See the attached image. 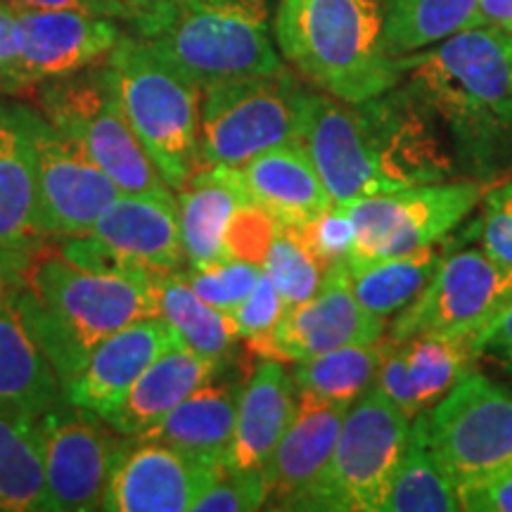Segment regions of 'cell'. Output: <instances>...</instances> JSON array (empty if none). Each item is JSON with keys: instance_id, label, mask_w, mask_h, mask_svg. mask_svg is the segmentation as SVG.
Listing matches in <instances>:
<instances>
[{"instance_id": "cell-14", "label": "cell", "mask_w": 512, "mask_h": 512, "mask_svg": "<svg viewBox=\"0 0 512 512\" xmlns=\"http://www.w3.org/2000/svg\"><path fill=\"white\" fill-rule=\"evenodd\" d=\"M41 432L48 510H102L107 486L131 448V437H124L100 415L69 401L41 415Z\"/></svg>"}, {"instance_id": "cell-12", "label": "cell", "mask_w": 512, "mask_h": 512, "mask_svg": "<svg viewBox=\"0 0 512 512\" xmlns=\"http://www.w3.org/2000/svg\"><path fill=\"white\" fill-rule=\"evenodd\" d=\"M60 252L105 273L181 271L188 256L176 197L121 192L86 235L64 238Z\"/></svg>"}, {"instance_id": "cell-29", "label": "cell", "mask_w": 512, "mask_h": 512, "mask_svg": "<svg viewBox=\"0 0 512 512\" xmlns=\"http://www.w3.org/2000/svg\"><path fill=\"white\" fill-rule=\"evenodd\" d=\"M0 510H48L41 418L0 408Z\"/></svg>"}, {"instance_id": "cell-10", "label": "cell", "mask_w": 512, "mask_h": 512, "mask_svg": "<svg viewBox=\"0 0 512 512\" xmlns=\"http://www.w3.org/2000/svg\"><path fill=\"white\" fill-rule=\"evenodd\" d=\"M482 181H441L382 192L344 204L354 219L356 238L349 266L413 254L446 240L482 202Z\"/></svg>"}, {"instance_id": "cell-44", "label": "cell", "mask_w": 512, "mask_h": 512, "mask_svg": "<svg viewBox=\"0 0 512 512\" xmlns=\"http://www.w3.org/2000/svg\"><path fill=\"white\" fill-rule=\"evenodd\" d=\"M477 356L498 361L512 373V299L475 339Z\"/></svg>"}, {"instance_id": "cell-43", "label": "cell", "mask_w": 512, "mask_h": 512, "mask_svg": "<svg viewBox=\"0 0 512 512\" xmlns=\"http://www.w3.org/2000/svg\"><path fill=\"white\" fill-rule=\"evenodd\" d=\"M0 93L24 95L22 72H19L17 43V5L0 0Z\"/></svg>"}, {"instance_id": "cell-37", "label": "cell", "mask_w": 512, "mask_h": 512, "mask_svg": "<svg viewBox=\"0 0 512 512\" xmlns=\"http://www.w3.org/2000/svg\"><path fill=\"white\" fill-rule=\"evenodd\" d=\"M297 233L304 245L309 247V252L325 268L339 264V261H347L356 238L354 219H351L349 209L342 207V204H332L330 209H325L316 219L299 226Z\"/></svg>"}, {"instance_id": "cell-38", "label": "cell", "mask_w": 512, "mask_h": 512, "mask_svg": "<svg viewBox=\"0 0 512 512\" xmlns=\"http://www.w3.org/2000/svg\"><path fill=\"white\" fill-rule=\"evenodd\" d=\"M285 311V299L280 297L278 287L273 285V280L261 268L254 290L247 294L245 302L230 313V316H233L235 325H238L240 339H245L252 351H259L261 344L271 337L273 328L283 318Z\"/></svg>"}, {"instance_id": "cell-47", "label": "cell", "mask_w": 512, "mask_h": 512, "mask_svg": "<svg viewBox=\"0 0 512 512\" xmlns=\"http://www.w3.org/2000/svg\"><path fill=\"white\" fill-rule=\"evenodd\" d=\"M31 259H24V256L19 254H10L5 252V249H0V275H5V278H22V273L27 271Z\"/></svg>"}, {"instance_id": "cell-42", "label": "cell", "mask_w": 512, "mask_h": 512, "mask_svg": "<svg viewBox=\"0 0 512 512\" xmlns=\"http://www.w3.org/2000/svg\"><path fill=\"white\" fill-rule=\"evenodd\" d=\"M460 510L512 512V465L458 482Z\"/></svg>"}, {"instance_id": "cell-9", "label": "cell", "mask_w": 512, "mask_h": 512, "mask_svg": "<svg viewBox=\"0 0 512 512\" xmlns=\"http://www.w3.org/2000/svg\"><path fill=\"white\" fill-rule=\"evenodd\" d=\"M304 100L306 88L285 67L204 88L202 164L242 166L261 152L297 143Z\"/></svg>"}, {"instance_id": "cell-23", "label": "cell", "mask_w": 512, "mask_h": 512, "mask_svg": "<svg viewBox=\"0 0 512 512\" xmlns=\"http://www.w3.org/2000/svg\"><path fill=\"white\" fill-rule=\"evenodd\" d=\"M27 110L0 102V249L31 259L46 238L38 226L36 164Z\"/></svg>"}, {"instance_id": "cell-33", "label": "cell", "mask_w": 512, "mask_h": 512, "mask_svg": "<svg viewBox=\"0 0 512 512\" xmlns=\"http://www.w3.org/2000/svg\"><path fill=\"white\" fill-rule=\"evenodd\" d=\"M382 10L384 46L401 57L477 27L479 0H382Z\"/></svg>"}, {"instance_id": "cell-26", "label": "cell", "mask_w": 512, "mask_h": 512, "mask_svg": "<svg viewBox=\"0 0 512 512\" xmlns=\"http://www.w3.org/2000/svg\"><path fill=\"white\" fill-rule=\"evenodd\" d=\"M15 283L0 297V408L41 418L67 399L60 375L17 309Z\"/></svg>"}, {"instance_id": "cell-45", "label": "cell", "mask_w": 512, "mask_h": 512, "mask_svg": "<svg viewBox=\"0 0 512 512\" xmlns=\"http://www.w3.org/2000/svg\"><path fill=\"white\" fill-rule=\"evenodd\" d=\"M17 8L31 10H76L86 15L131 19L136 15L138 5L133 0H10Z\"/></svg>"}, {"instance_id": "cell-8", "label": "cell", "mask_w": 512, "mask_h": 512, "mask_svg": "<svg viewBox=\"0 0 512 512\" xmlns=\"http://www.w3.org/2000/svg\"><path fill=\"white\" fill-rule=\"evenodd\" d=\"M38 102L50 126L81 147L124 195H171L128 124L105 64L43 83Z\"/></svg>"}, {"instance_id": "cell-30", "label": "cell", "mask_w": 512, "mask_h": 512, "mask_svg": "<svg viewBox=\"0 0 512 512\" xmlns=\"http://www.w3.org/2000/svg\"><path fill=\"white\" fill-rule=\"evenodd\" d=\"M150 287L157 316L164 318L190 349L214 361H226L240 339L230 313L214 309L197 297L178 271H150Z\"/></svg>"}, {"instance_id": "cell-1", "label": "cell", "mask_w": 512, "mask_h": 512, "mask_svg": "<svg viewBox=\"0 0 512 512\" xmlns=\"http://www.w3.org/2000/svg\"><path fill=\"white\" fill-rule=\"evenodd\" d=\"M297 143L316 166L332 204L451 181L456 157L422 102L396 83L361 102L306 91Z\"/></svg>"}, {"instance_id": "cell-24", "label": "cell", "mask_w": 512, "mask_h": 512, "mask_svg": "<svg viewBox=\"0 0 512 512\" xmlns=\"http://www.w3.org/2000/svg\"><path fill=\"white\" fill-rule=\"evenodd\" d=\"M297 413V387L283 361L264 358L242 387L226 470H261Z\"/></svg>"}, {"instance_id": "cell-17", "label": "cell", "mask_w": 512, "mask_h": 512, "mask_svg": "<svg viewBox=\"0 0 512 512\" xmlns=\"http://www.w3.org/2000/svg\"><path fill=\"white\" fill-rule=\"evenodd\" d=\"M121 29L112 17L76 10L17 8L19 72L24 95L43 83L93 67L112 53Z\"/></svg>"}, {"instance_id": "cell-11", "label": "cell", "mask_w": 512, "mask_h": 512, "mask_svg": "<svg viewBox=\"0 0 512 512\" xmlns=\"http://www.w3.org/2000/svg\"><path fill=\"white\" fill-rule=\"evenodd\" d=\"M512 299V268L482 247L444 252L437 271L418 297L396 313L389 342L425 335L475 337Z\"/></svg>"}, {"instance_id": "cell-35", "label": "cell", "mask_w": 512, "mask_h": 512, "mask_svg": "<svg viewBox=\"0 0 512 512\" xmlns=\"http://www.w3.org/2000/svg\"><path fill=\"white\" fill-rule=\"evenodd\" d=\"M264 273L278 287L280 297L285 299V306H297L311 299L318 292L320 283L325 278V268L320 261L309 252L299 238L297 228L278 223L268 254L264 259Z\"/></svg>"}, {"instance_id": "cell-6", "label": "cell", "mask_w": 512, "mask_h": 512, "mask_svg": "<svg viewBox=\"0 0 512 512\" xmlns=\"http://www.w3.org/2000/svg\"><path fill=\"white\" fill-rule=\"evenodd\" d=\"M102 64L140 145L164 183L181 190L202 166V88L174 72L136 36L121 34Z\"/></svg>"}, {"instance_id": "cell-18", "label": "cell", "mask_w": 512, "mask_h": 512, "mask_svg": "<svg viewBox=\"0 0 512 512\" xmlns=\"http://www.w3.org/2000/svg\"><path fill=\"white\" fill-rule=\"evenodd\" d=\"M226 475V467L204 463L155 441L131 439L102 510L112 512H185Z\"/></svg>"}, {"instance_id": "cell-21", "label": "cell", "mask_w": 512, "mask_h": 512, "mask_svg": "<svg viewBox=\"0 0 512 512\" xmlns=\"http://www.w3.org/2000/svg\"><path fill=\"white\" fill-rule=\"evenodd\" d=\"M351 403L297 396V413L261 472L271 508L290 510L323 472Z\"/></svg>"}, {"instance_id": "cell-15", "label": "cell", "mask_w": 512, "mask_h": 512, "mask_svg": "<svg viewBox=\"0 0 512 512\" xmlns=\"http://www.w3.org/2000/svg\"><path fill=\"white\" fill-rule=\"evenodd\" d=\"M36 164L38 226L46 240L86 235L121 190L81 147L50 126L41 114L27 110Z\"/></svg>"}, {"instance_id": "cell-2", "label": "cell", "mask_w": 512, "mask_h": 512, "mask_svg": "<svg viewBox=\"0 0 512 512\" xmlns=\"http://www.w3.org/2000/svg\"><path fill=\"white\" fill-rule=\"evenodd\" d=\"M403 86L451 136L472 178L512 166V36L491 27L458 34L396 57Z\"/></svg>"}, {"instance_id": "cell-13", "label": "cell", "mask_w": 512, "mask_h": 512, "mask_svg": "<svg viewBox=\"0 0 512 512\" xmlns=\"http://www.w3.org/2000/svg\"><path fill=\"white\" fill-rule=\"evenodd\" d=\"M427 434L456 484L510 467L512 392L470 373L427 411Z\"/></svg>"}, {"instance_id": "cell-19", "label": "cell", "mask_w": 512, "mask_h": 512, "mask_svg": "<svg viewBox=\"0 0 512 512\" xmlns=\"http://www.w3.org/2000/svg\"><path fill=\"white\" fill-rule=\"evenodd\" d=\"M475 358V337L467 335H425L406 342L382 337L373 387L408 418H415L470 375Z\"/></svg>"}, {"instance_id": "cell-7", "label": "cell", "mask_w": 512, "mask_h": 512, "mask_svg": "<svg viewBox=\"0 0 512 512\" xmlns=\"http://www.w3.org/2000/svg\"><path fill=\"white\" fill-rule=\"evenodd\" d=\"M411 420L370 387L351 403L330 460L290 510L382 512L411 434Z\"/></svg>"}, {"instance_id": "cell-48", "label": "cell", "mask_w": 512, "mask_h": 512, "mask_svg": "<svg viewBox=\"0 0 512 512\" xmlns=\"http://www.w3.org/2000/svg\"><path fill=\"white\" fill-rule=\"evenodd\" d=\"M17 280H19V278H17ZM12 283H15V280H12V278H5V275H0V297H5V292L10 290Z\"/></svg>"}, {"instance_id": "cell-32", "label": "cell", "mask_w": 512, "mask_h": 512, "mask_svg": "<svg viewBox=\"0 0 512 512\" xmlns=\"http://www.w3.org/2000/svg\"><path fill=\"white\" fill-rule=\"evenodd\" d=\"M441 256L444 252L432 245L392 259H377L358 266L347 264L351 290L363 309L387 320L406 309L425 290Z\"/></svg>"}, {"instance_id": "cell-16", "label": "cell", "mask_w": 512, "mask_h": 512, "mask_svg": "<svg viewBox=\"0 0 512 512\" xmlns=\"http://www.w3.org/2000/svg\"><path fill=\"white\" fill-rule=\"evenodd\" d=\"M387 320L363 309L349 283L347 261L328 266L318 292L290 306L256 354L278 361H304L349 344L380 342Z\"/></svg>"}, {"instance_id": "cell-34", "label": "cell", "mask_w": 512, "mask_h": 512, "mask_svg": "<svg viewBox=\"0 0 512 512\" xmlns=\"http://www.w3.org/2000/svg\"><path fill=\"white\" fill-rule=\"evenodd\" d=\"M382 339L373 344H349L294 363L297 396L320 401L354 403L375 384Z\"/></svg>"}, {"instance_id": "cell-22", "label": "cell", "mask_w": 512, "mask_h": 512, "mask_svg": "<svg viewBox=\"0 0 512 512\" xmlns=\"http://www.w3.org/2000/svg\"><path fill=\"white\" fill-rule=\"evenodd\" d=\"M178 221L190 268L228 261V228L242 207L254 204L240 166L202 164L178 190Z\"/></svg>"}, {"instance_id": "cell-20", "label": "cell", "mask_w": 512, "mask_h": 512, "mask_svg": "<svg viewBox=\"0 0 512 512\" xmlns=\"http://www.w3.org/2000/svg\"><path fill=\"white\" fill-rule=\"evenodd\" d=\"M176 342H181V337L164 318L133 320L93 349L81 373L64 387V399L105 420L124 401L145 368Z\"/></svg>"}, {"instance_id": "cell-3", "label": "cell", "mask_w": 512, "mask_h": 512, "mask_svg": "<svg viewBox=\"0 0 512 512\" xmlns=\"http://www.w3.org/2000/svg\"><path fill=\"white\" fill-rule=\"evenodd\" d=\"M15 304L62 389L81 373L102 339L157 316L150 271L105 273L74 264L60 249L31 256L15 283Z\"/></svg>"}, {"instance_id": "cell-41", "label": "cell", "mask_w": 512, "mask_h": 512, "mask_svg": "<svg viewBox=\"0 0 512 512\" xmlns=\"http://www.w3.org/2000/svg\"><path fill=\"white\" fill-rule=\"evenodd\" d=\"M275 226L278 221L259 204H247L238 211L233 223L228 228V256L230 259L252 261V264H264L268 247H271Z\"/></svg>"}, {"instance_id": "cell-40", "label": "cell", "mask_w": 512, "mask_h": 512, "mask_svg": "<svg viewBox=\"0 0 512 512\" xmlns=\"http://www.w3.org/2000/svg\"><path fill=\"white\" fill-rule=\"evenodd\" d=\"M479 214L477 240L491 259L512 268V178L484 192Z\"/></svg>"}, {"instance_id": "cell-31", "label": "cell", "mask_w": 512, "mask_h": 512, "mask_svg": "<svg viewBox=\"0 0 512 512\" xmlns=\"http://www.w3.org/2000/svg\"><path fill=\"white\" fill-rule=\"evenodd\" d=\"M453 510H460L458 484L434 451L427 434V411H422L411 420V434L382 503V512Z\"/></svg>"}, {"instance_id": "cell-49", "label": "cell", "mask_w": 512, "mask_h": 512, "mask_svg": "<svg viewBox=\"0 0 512 512\" xmlns=\"http://www.w3.org/2000/svg\"><path fill=\"white\" fill-rule=\"evenodd\" d=\"M133 3H136V5H140V3H145V0H133Z\"/></svg>"}, {"instance_id": "cell-39", "label": "cell", "mask_w": 512, "mask_h": 512, "mask_svg": "<svg viewBox=\"0 0 512 512\" xmlns=\"http://www.w3.org/2000/svg\"><path fill=\"white\" fill-rule=\"evenodd\" d=\"M268 501L266 479L261 470H226L219 482L209 486L192 505V512H252Z\"/></svg>"}, {"instance_id": "cell-27", "label": "cell", "mask_w": 512, "mask_h": 512, "mask_svg": "<svg viewBox=\"0 0 512 512\" xmlns=\"http://www.w3.org/2000/svg\"><path fill=\"white\" fill-rule=\"evenodd\" d=\"M240 169L254 204L285 226H304L332 207L316 166L299 143L261 152Z\"/></svg>"}, {"instance_id": "cell-36", "label": "cell", "mask_w": 512, "mask_h": 512, "mask_svg": "<svg viewBox=\"0 0 512 512\" xmlns=\"http://www.w3.org/2000/svg\"><path fill=\"white\" fill-rule=\"evenodd\" d=\"M261 275V266L252 261L228 259L221 264H211L204 268H190L183 273L188 285L204 299L209 306L223 313H233L245 302L247 294L254 290L256 280Z\"/></svg>"}, {"instance_id": "cell-25", "label": "cell", "mask_w": 512, "mask_h": 512, "mask_svg": "<svg viewBox=\"0 0 512 512\" xmlns=\"http://www.w3.org/2000/svg\"><path fill=\"white\" fill-rule=\"evenodd\" d=\"M221 361L197 354L188 344L176 342L162 356L145 368V373L133 382L124 401L107 415V422L124 437L136 439L155 427L166 413L192 392L219 375Z\"/></svg>"}, {"instance_id": "cell-46", "label": "cell", "mask_w": 512, "mask_h": 512, "mask_svg": "<svg viewBox=\"0 0 512 512\" xmlns=\"http://www.w3.org/2000/svg\"><path fill=\"white\" fill-rule=\"evenodd\" d=\"M477 27H491L512 36V0H479Z\"/></svg>"}, {"instance_id": "cell-5", "label": "cell", "mask_w": 512, "mask_h": 512, "mask_svg": "<svg viewBox=\"0 0 512 512\" xmlns=\"http://www.w3.org/2000/svg\"><path fill=\"white\" fill-rule=\"evenodd\" d=\"M275 43L320 93L361 102L401 81L384 46L382 0H278Z\"/></svg>"}, {"instance_id": "cell-4", "label": "cell", "mask_w": 512, "mask_h": 512, "mask_svg": "<svg viewBox=\"0 0 512 512\" xmlns=\"http://www.w3.org/2000/svg\"><path fill=\"white\" fill-rule=\"evenodd\" d=\"M128 22L133 36L202 91L283 69L266 0H145Z\"/></svg>"}, {"instance_id": "cell-28", "label": "cell", "mask_w": 512, "mask_h": 512, "mask_svg": "<svg viewBox=\"0 0 512 512\" xmlns=\"http://www.w3.org/2000/svg\"><path fill=\"white\" fill-rule=\"evenodd\" d=\"M240 394V384H202L136 439L155 441L204 463L226 467L235 437Z\"/></svg>"}]
</instances>
